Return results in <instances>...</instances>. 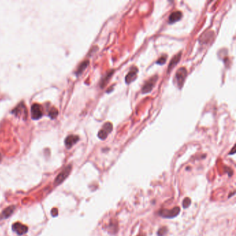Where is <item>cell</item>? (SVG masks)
Returning <instances> with one entry per match:
<instances>
[{
	"label": "cell",
	"instance_id": "cell-1",
	"mask_svg": "<svg viewBox=\"0 0 236 236\" xmlns=\"http://www.w3.org/2000/svg\"><path fill=\"white\" fill-rule=\"evenodd\" d=\"M187 76V70L185 67H181L177 71L175 76V81L177 86L181 89L183 87L186 78Z\"/></svg>",
	"mask_w": 236,
	"mask_h": 236
},
{
	"label": "cell",
	"instance_id": "cell-2",
	"mask_svg": "<svg viewBox=\"0 0 236 236\" xmlns=\"http://www.w3.org/2000/svg\"><path fill=\"white\" fill-rule=\"evenodd\" d=\"M180 212V207L176 206L174 207L171 210H168V209H162L159 212V215L161 217H163V218H174L179 215Z\"/></svg>",
	"mask_w": 236,
	"mask_h": 236
},
{
	"label": "cell",
	"instance_id": "cell-3",
	"mask_svg": "<svg viewBox=\"0 0 236 236\" xmlns=\"http://www.w3.org/2000/svg\"><path fill=\"white\" fill-rule=\"evenodd\" d=\"M113 130V125L110 122H107L103 125V128L101 130L98 132V136L100 139L105 140L108 136L109 134Z\"/></svg>",
	"mask_w": 236,
	"mask_h": 236
},
{
	"label": "cell",
	"instance_id": "cell-4",
	"mask_svg": "<svg viewBox=\"0 0 236 236\" xmlns=\"http://www.w3.org/2000/svg\"><path fill=\"white\" fill-rule=\"evenodd\" d=\"M71 168H71V165H69L67 167H65L63 170V171L60 172L59 175L57 176L56 180H55L54 184H56V185H59V184L63 183L65 180V179H66L70 174V172L71 171Z\"/></svg>",
	"mask_w": 236,
	"mask_h": 236
},
{
	"label": "cell",
	"instance_id": "cell-5",
	"mask_svg": "<svg viewBox=\"0 0 236 236\" xmlns=\"http://www.w3.org/2000/svg\"><path fill=\"white\" fill-rule=\"evenodd\" d=\"M157 80H158V76H157V75H155V76L151 77L150 79L147 80V81L145 82L144 85L143 86V87H142V93H150L154 87H155V85H156Z\"/></svg>",
	"mask_w": 236,
	"mask_h": 236
},
{
	"label": "cell",
	"instance_id": "cell-6",
	"mask_svg": "<svg viewBox=\"0 0 236 236\" xmlns=\"http://www.w3.org/2000/svg\"><path fill=\"white\" fill-rule=\"evenodd\" d=\"M12 230L17 235H22L28 232V227L20 222H15L13 224Z\"/></svg>",
	"mask_w": 236,
	"mask_h": 236
},
{
	"label": "cell",
	"instance_id": "cell-7",
	"mask_svg": "<svg viewBox=\"0 0 236 236\" xmlns=\"http://www.w3.org/2000/svg\"><path fill=\"white\" fill-rule=\"evenodd\" d=\"M139 72V69L138 68L136 67H133L130 71H129V73L127 74V76H125V83L127 84H130V83H132V82L134 81L136 79L137 74H138Z\"/></svg>",
	"mask_w": 236,
	"mask_h": 236
},
{
	"label": "cell",
	"instance_id": "cell-8",
	"mask_svg": "<svg viewBox=\"0 0 236 236\" xmlns=\"http://www.w3.org/2000/svg\"><path fill=\"white\" fill-rule=\"evenodd\" d=\"M31 113L33 119H39L42 116V110L41 106L38 104H33L31 107Z\"/></svg>",
	"mask_w": 236,
	"mask_h": 236
},
{
	"label": "cell",
	"instance_id": "cell-9",
	"mask_svg": "<svg viewBox=\"0 0 236 236\" xmlns=\"http://www.w3.org/2000/svg\"><path fill=\"white\" fill-rule=\"evenodd\" d=\"M79 140V137L76 135H69L65 139V144L67 148H71L73 145L76 144Z\"/></svg>",
	"mask_w": 236,
	"mask_h": 236
},
{
	"label": "cell",
	"instance_id": "cell-10",
	"mask_svg": "<svg viewBox=\"0 0 236 236\" xmlns=\"http://www.w3.org/2000/svg\"><path fill=\"white\" fill-rule=\"evenodd\" d=\"M15 209V206H10L7 207L5 208L1 213L0 214V220H4V219H6L12 215V213L14 212Z\"/></svg>",
	"mask_w": 236,
	"mask_h": 236
},
{
	"label": "cell",
	"instance_id": "cell-11",
	"mask_svg": "<svg viewBox=\"0 0 236 236\" xmlns=\"http://www.w3.org/2000/svg\"><path fill=\"white\" fill-rule=\"evenodd\" d=\"M182 17V13L181 11H175V12L172 13L170 14V17H169L168 22L169 24H173V23L177 22L180 21Z\"/></svg>",
	"mask_w": 236,
	"mask_h": 236
},
{
	"label": "cell",
	"instance_id": "cell-12",
	"mask_svg": "<svg viewBox=\"0 0 236 236\" xmlns=\"http://www.w3.org/2000/svg\"><path fill=\"white\" fill-rule=\"evenodd\" d=\"M181 57H182V52H180L178 54H177L176 56H175L173 58H172V60H170V64L168 65V72L169 73L170 71L174 68V67L175 65H177L180 62V60L181 59Z\"/></svg>",
	"mask_w": 236,
	"mask_h": 236
},
{
	"label": "cell",
	"instance_id": "cell-13",
	"mask_svg": "<svg viewBox=\"0 0 236 236\" xmlns=\"http://www.w3.org/2000/svg\"><path fill=\"white\" fill-rule=\"evenodd\" d=\"M113 74V71H111L110 72L106 74V76H105L104 78H103V80H102L101 83H100V85H101V87H104L105 85H107V83H108V80H110V77L112 76V75Z\"/></svg>",
	"mask_w": 236,
	"mask_h": 236
},
{
	"label": "cell",
	"instance_id": "cell-14",
	"mask_svg": "<svg viewBox=\"0 0 236 236\" xmlns=\"http://www.w3.org/2000/svg\"><path fill=\"white\" fill-rule=\"evenodd\" d=\"M88 65H89V61H88V60H86V61L83 62V63L80 65L79 67H78V71H76V74H77V75H79V74H80V73H83V71H84L85 69L87 67Z\"/></svg>",
	"mask_w": 236,
	"mask_h": 236
},
{
	"label": "cell",
	"instance_id": "cell-15",
	"mask_svg": "<svg viewBox=\"0 0 236 236\" xmlns=\"http://www.w3.org/2000/svg\"><path fill=\"white\" fill-rule=\"evenodd\" d=\"M168 233V228L165 227H163L159 229L157 232V235L158 236H165Z\"/></svg>",
	"mask_w": 236,
	"mask_h": 236
},
{
	"label": "cell",
	"instance_id": "cell-16",
	"mask_svg": "<svg viewBox=\"0 0 236 236\" xmlns=\"http://www.w3.org/2000/svg\"><path fill=\"white\" fill-rule=\"evenodd\" d=\"M190 204H191V200H190V198H188V197H186V198L184 199V201H183V207H184V208H188V207L190 206Z\"/></svg>",
	"mask_w": 236,
	"mask_h": 236
},
{
	"label": "cell",
	"instance_id": "cell-17",
	"mask_svg": "<svg viewBox=\"0 0 236 236\" xmlns=\"http://www.w3.org/2000/svg\"><path fill=\"white\" fill-rule=\"evenodd\" d=\"M167 60V56L166 55H163V56H161V58L157 61V64H159L160 65H163L165 63Z\"/></svg>",
	"mask_w": 236,
	"mask_h": 236
},
{
	"label": "cell",
	"instance_id": "cell-18",
	"mask_svg": "<svg viewBox=\"0 0 236 236\" xmlns=\"http://www.w3.org/2000/svg\"><path fill=\"white\" fill-rule=\"evenodd\" d=\"M57 114H58V111L54 108H53L49 112V116L52 118H54L57 116Z\"/></svg>",
	"mask_w": 236,
	"mask_h": 236
},
{
	"label": "cell",
	"instance_id": "cell-19",
	"mask_svg": "<svg viewBox=\"0 0 236 236\" xmlns=\"http://www.w3.org/2000/svg\"><path fill=\"white\" fill-rule=\"evenodd\" d=\"M58 209L56 208H53L52 210H51V215H52L53 217H56L58 215Z\"/></svg>",
	"mask_w": 236,
	"mask_h": 236
},
{
	"label": "cell",
	"instance_id": "cell-20",
	"mask_svg": "<svg viewBox=\"0 0 236 236\" xmlns=\"http://www.w3.org/2000/svg\"><path fill=\"white\" fill-rule=\"evenodd\" d=\"M235 147H233V150H232V152H230V153H229V155H233V154H234L235 153Z\"/></svg>",
	"mask_w": 236,
	"mask_h": 236
},
{
	"label": "cell",
	"instance_id": "cell-21",
	"mask_svg": "<svg viewBox=\"0 0 236 236\" xmlns=\"http://www.w3.org/2000/svg\"><path fill=\"white\" fill-rule=\"evenodd\" d=\"M138 236H145V235H142V234H141V235H139Z\"/></svg>",
	"mask_w": 236,
	"mask_h": 236
},
{
	"label": "cell",
	"instance_id": "cell-22",
	"mask_svg": "<svg viewBox=\"0 0 236 236\" xmlns=\"http://www.w3.org/2000/svg\"><path fill=\"white\" fill-rule=\"evenodd\" d=\"M1 160V155H0V161Z\"/></svg>",
	"mask_w": 236,
	"mask_h": 236
}]
</instances>
